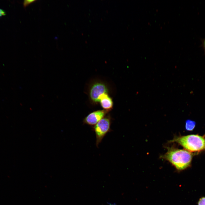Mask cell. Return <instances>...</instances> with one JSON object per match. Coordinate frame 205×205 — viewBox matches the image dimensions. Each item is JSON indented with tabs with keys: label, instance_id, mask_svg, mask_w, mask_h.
<instances>
[{
	"label": "cell",
	"instance_id": "obj_1",
	"mask_svg": "<svg viewBox=\"0 0 205 205\" xmlns=\"http://www.w3.org/2000/svg\"><path fill=\"white\" fill-rule=\"evenodd\" d=\"M168 149L167 152L161 155L160 158L168 161L178 170L184 169L190 166L192 157L190 152L173 147Z\"/></svg>",
	"mask_w": 205,
	"mask_h": 205
},
{
	"label": "cell",
	"instance_id": "obj_2",
	"mask_svg": "<svg viewBox=\"0 0 205 205\" xmlns=\"http://www.w3.org/2000/svg\"><path fill=\"white\" fill-rule=\"evenodd\" d=\"M169 142H176L186 150L191 152L205 150V138L198 135L175 137Z\"/></svg>",
	"mask_w": 205,
	"mask_h": 205
},
{
	"label": "cell",
	"instance_id": "obj_3",
	"mask_svg": "<svg viewBox=\"0 0 205 205\" xmlns=\"http://www.w3.org/2000/svg\"><path fill=\"white\" fill-rule=\"evenodd\" d=\"M111 118L109 115L106 116L101 119L93 127L96 137V145L98 146L106 134L111 131L110 126Z\"/></svg>",
	"mask_w": 205,
	"mask_h": 205
},
{
	"label": "cell",
	"instance_id": "obj_4",
	"mask_svg": "<svg viewBox=\"0 0 205 205\" xmlns=\"http://www.w3.org/2000/svg\"><path fill=\"white\" fill-rule=\"evenodd\" d=\"M108 91L107 86L104 83L100 81L95 82L90 87L89 97L93 102H99L100 96L104 93H108Z\"/></svg>",
	"mask_w": 205,
	"mask_h": 205
},
{
	"label": "cell",
	"instance_id": "obj_5",
	"mask_svg": "<svg viewBox=\"0 0 205 205\" xmlns=\"http://www.w3.org/2000/svg\"><path fill=\"white\" fill-rule=\"evenodd\" d=\"M109 111L103 110L93 111L89 114L83 120V122L91 126H94L104 117Z\"/></svg>",
	"mask_w": 205,
	"mask_h": 205
},
{
	"label": "cell",
	"instance_id": "obj_6",
	"mask_svg": "<svg viewBox=\"0 0 205 205\" xmlns=\"http://www.w3.org/2000/svg\"><path fill=\"white\" fill-rule=\"evenodd\" d=\"M99 102L104 110L109 111L111 110L113 106V102L111 98L108 93H104L99 98Z\"/></svg>",
	"mask_w": 205,
	"mask_h": 205
},
{
	"label": "cell",
	"instance_id": "obj_7",
	"mask_svg": "<svg viewBox=\"0 0 205 205\" xmlns=\"http://www.w3.org/2000/svg\"><path fill=\"white\" fill-rule=\"evenodd\" d=\"M195 125L196 122L194 121L190 120H187L186 121L185 129L188 131H192Z\"/></svg>",
	"mask_w": 205,
	"mask_h": 205
},
{
	"label": "cell",
	"instance_id": "obj_8",
	"mask_svg": "<svg viewBox=\"0 0 205 205\" xmlns=\"http://www.w3.org/2000/svg\"><path fill=\"white\" fill-rule=\"evenodd\" d=\"M35 0H25L24 1L23 3V6L26 7L30 4L36 1Z\"/></svg>",
	"mask_w": 205,
	"mask_h": 205
},
{
	"label": "cell",
	"instance_id": "obj_9",
	"mask_svg": "<svg viewBox=\"0 0 205 205\" xmlns=\"http://www.w3.org/2000/svg\"><path fill=\"white\" fill-rule=\"evenodd\" d=\"M198 205H205V197H203L200 199Z\"/></svg>",
	"mask_w": 205,
	"mask_h": 205
},
{
	"label": "cell",
	"instance_id": "obj_10",
	"mask_svg": "<svg viewBox=\"0 0 205 205\" xmlns=\"http://www.w3.org/2000/svg\"><path fill=\"white\" fill-rule=\"evenodd\" d=\"M6 15V12L3 9L0 8V17Z\"/></svg>",
	"mask_w": 205,
	"mask_h": 205
},
{
	"label": "cell",
	"instance_id": "obj_11",
	"mask_svg": "<svg viewBox=\"0 0 205 205\" xmlns=\"http://www.w3.org/2000/svg\"><path fill=\"white\" fill-rule=\"evenodd\" d=\"M106 203L108 205H117L116 203L115 202H113L107 201L106 202Z\"/></svg>",
	"mask_w": 205,
	"mask_h": 205
},
{
	"label": "cell",
	"instance_id": "obj_12",
	"mask_svg": "<svg viewBox=\"0 0 205 205\" xmlns=\"http://www.w3.org/2000/svg\"><path fill=\"white\" fill-rule=\"evenodd\" d=\"M204 47H205V41L204 42Z\"/></svg>",
	"mask_w": 205,
	"mask_h": 205
}]
</instances>
